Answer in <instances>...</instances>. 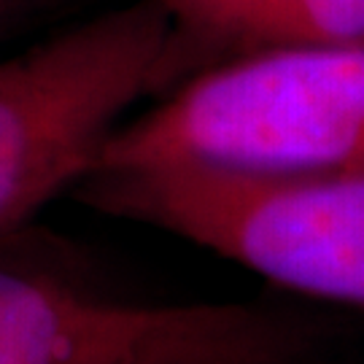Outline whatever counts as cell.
Returning <instances> with one entry per match:
<instances>
[{"label":"cell","instance_id":"5","mask_svg":"<svg viewBox=\"0 0 364 364\" xmlns=\"http://www.w3.org/2000/svg\"><path fill=\"white\" fill-rule=\"evenodd\" d=\"M186 41L237 54L364 41V0H159Z\"/></svg>","mask_w":364,"mask_h":364},{"label":"cell","instance_id":"3","mask_svg":"<svg viewBox=\"0 0 364 364\" xmlns=\"http://www.w3.org/2000/svg\"><path fill=\"white\" fill-rule=\"evenodd\" d=\"M159 0H132L0 63V232L97 168L111 135L181 63Z\"/></svg>","mask_w":364,"mask_h":364},{"label":"cell","instance_id":"1","mask_svg":"<svg viewBox=\"0 0 364 364\" xmlns=\"http://www.w3.org/2000/svg\"><path fill=\"white\" fill-rule=\"evenodd\" d=\"M76 197L208 248L302 297L364 313V170L203 162L97 168Z\"/></svg>","mask_w":364,"mask_h":364},{"label":"cell","instance_id":"6","mask_svg":"<svg viewBox=\"0 0 364 364\" xmlns=\"http://www.w3.org/2000/svg\"><path fill=\"white\" fill-rule=\"evenodd\" d=\"M41 3H46V0H0V30L19 22L22 16H27Z\"/></svg>","mask_w":364,"mask_h":364},{"label":"cell","instance_id":"2","mask_svg":"<svg viewBox=\"0 0 364 364\" xmlns=\"http://www.w3.org/2000/svg\"><path fill=\"white\" fill-rule=\"evenodd\" d=\"M156 162L364 170V41L259 49L205 68L122 122L97 168Z\"/></svg>","mask_w":364,"mask_h":364},{"label":"cell","instance_id":"4","mask_svg":"<svg viewBox=\"0 0 364 364\" xmlns=\"http://www.w3.org/2000/svg\"><path fill=\"white\" fill-rule=\"evenodd\" d=\"M340 326L273 302L138 305L0 264V364H335Z\"/></svg>","mask_w":364,"mask_h":364}]
</instances>
